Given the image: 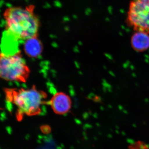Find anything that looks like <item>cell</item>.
I'll use <instances>...</instances> for the list:
<instances>
[{
  "label": "cell",
  "mask_w": 149,
  "mask_h": 149,
  "mask_svg": "<svg viewBox=\"0 0 149 149\" xmlns=\"http://www.w3.org/2000/svg\"><path fill=\"white\" fill-rule=\"evenodd\" d=\"M6 35L12 40L38 37L40 22L33 5L8 8L4 12Z\"/></svg>",
  "instance_id": "obj_1"
},
{
  "label": "cell",
  "mask_w": 149,
  "mask_h": 149,
  "mask_svg": "<svg viewBox=\"0 0 149 149\" xmlns=\"http://www.w3.org/2000/svg\"><path fill=\"white\" fill-rule=\"evenodd\" d=\"M4 92L7 102L16 107L15 114L17 119L19 121L25 116L40 115L47 97L46 92L37 89L35 85L27 89L6 88Z\"/></svg>",
  "instance_id": "obj_2"
},
{
  "label": "cell",
  "mask_w": 149,
  "mask_h": 149,
  "mask_svg": "<svg viewBox=\"0 0 149 149\" xmlns=\"http://www.w3.org/2000/svg\"><path fill=\"white\" fill-rule=\"evenodd\" d=\"M30 73V68L22 57L20 51L12 54L1 53L0 76L3 80L26 83Z\"/></svg>",
  "instance_id": "obj_3"
},
{
  "label": "cell",
  "mask_w": 149,
  "mask_h": 149,
  "mask_svg": "<svg viewBox=\"0 0 149 149\" xmlns=\"http://www.w3.org/2000/svg\"><path fill=\"white\" fill-rule=\"evenodd\" d=\"M126 23L135 31L149 33V0H132L130 2Z\"/></svg>",
  "instance_id": "obj_4"
},
{
  "label": "cell",
  "mask_w": 149,
  "mask_h": 149,
  "mask_svg": "<svg viewBox=\"0 0 149 149\" xmlns=\"http://www.w3.org/2000/svg\"><path fill=\"white\" fill-rule=\"evenodd\" d=\"M72 103L70 97L66 93L61 92L55 93L49 102L54 113L58 115H64L69 112Z\"/></svg>",
  "instance_id": "obj_5"
},
{
  "label": "cell",
  "mask_w": 149,
  "mask_h": 149,
  "mask_svg": "<svg viewBox=\"0 0 149 149\" xmlns=\"http://www.w3.org/2000/svg\"><path fill=\"white\" fill-rule=\"evenodd\" d=\"M24 53L29 57L37 58L42 54L43 45L38 37H33L24 40L23 44Z\"/></svg>",
  "instance_id": "obj_6"
},
{
  "label": "cell",
  "mask_w": 149,
  "mask_h": 149,
  "mask_svg": "<svg viewBox=\"0 0 149 149\" xmlns=\"http://www.w3.org/2000/svg\"><path fill=\"white\" fill-rule=\"evenodd\" d=\"M133 49L136 52H143L149 49V33L142 31H135L130 39Z\"/></svg>",
  "instance_id": "obj_7"
},
{
  "label": "cell",
  "mask_w": 149,
  "mask_h": 149,
  "mask_svg": "<svg viewBox=\"0 0 149 149\" xmlns=\"http://www.w3.org/2000/svg\"><path fill=\"white\" fill-rule=\"evenodd\" d=\"M127 142L128 143L131 144V145H134L135 144V141L133 139H127Z\"/></svg>",
  "instance_id": "obj_8"
},
{
  "label": "cell",
  "mask_w": 149,
  "mask_h": 149,
  "mask_svg": "<svg viewBox=\"0 0 149 149\" xmlns=\"http://www.w3.org/2000/svg\"><path fill=\"white\" fill-rule=\"evenodd\" d=\"M139 148H140V149H146V148H147L146 146V145L144 146L143 144H141V145H140Z\"/></svg>",
  "instance_id": "obj_9"
},
{
  "label": "cell",
  "mask_w": 149,
  "mask_h": 149,
  "mask_svg": "<svg viewBox=\"0 0 149 149\" xmlns=\"http://www.w3.org/2000/svg\"><path fill=\"white\" fill-rule=\"evenodd\" d=\"M107 137L109 139H111V138H112L113 136L111 134H109L107 135Z\"/></svg>",
  "instance_id": "obj_10"
},
{
  "label": "cell",
  "mask_w": 149,
  "mask_h": 149,
  "mask_svg": "<svg viewBox=\"0 0 149 149\" xmlns=\"http://www.w3.org/2000/svg\"><path fill=\"white\" fill-rule=\"evenodd\" d=\"M122 133V135L123 136H125V135H126V134H125V132H123V131H122V133Z\"/></svg>",
  "instance_id": "obj_11"
},
{
  "label": "cell",
  "mask_w": 149,
  "mask_h": 149,
  "mask_svg": "<svg viewBox=\"0 0 149 149\" xmlns=\"http://www.w3.org/2000/svg\"><path fill=\"white\" fill-rule=\"evenodd\" d=\"M146 147L147 148H149V144H146Z\"/></svg>",
  "instance_id": "obj_12"
},
{
  "label": "cell",
  "mask_w": 149,
  "mask_h": 149,
  "mask_svg": "<svg viewBox=\"0 0 149 149\" xmlns=\"http://www.w3.org/2000/svg\"><path fill=\"white\" fill-rule=\"evenodd\" d=\"M133 126L134 128H136V127H137V126H136V124H133Z\"/></svg>",
  "instance_id": "obj_13"
},
{
  "label": "cell",
  "mask_w": 149,
  "mask_h": 149,
  "mask_svg": "<svg viewBox=\"0 0 149 149\" xmlns=\"http://www.w3.org/2000/svg\"><path fill=\"white\" fill-rule=\"evenodd\" d=\"M116 133H117V134H119V131L118 130H116Z\"/></svg>",
  "instance_id": "obj_14"
},
{
  "label": "cell",
  "mask_w": 149,
  "mask_h": 149,
  "mask_svg": "<svg viewBox=\"0 0 149 149\" xmlns=\"http://www.w3.org/2000/svg\"><path fill=\"white\" fill-rule=\"evenodd\" d=\"M116 129H119V127H118V126H117V125H116Z\"/></svg>",
  "instance_id": "obj_15"
}]
</instances>
